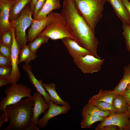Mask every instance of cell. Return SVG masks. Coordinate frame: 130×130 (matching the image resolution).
Instances as JSON below:
<instances>
[{"label":"cell","instance_id":"cell-7","mask_svg":"<svg viewBox=\"0 0 130 130\" xmlns=\"http://www.w3.org/2000/svg\"><path fill=\"white\" fill-rule=\"evenodd\" d=\"M74 63L84 74H92L99 72L104 61L91 54L79 56L73 58Z\"/></svg>","mask_w":130,"mask_h":130},{"label":"cell","instance_id":"cell-37","mask_svg":"<svg viewBox=\"0 0 130 130\" xmlns=\"http://www.w3.org/2000/svg\"><path fill=\"white\" fill-rule=\"evenodd\" d=\"M38 0H31L30 5V8L32 14L35 5Z\"/></svg>","mask_w":130,"mask_h":130},{"label":"cell","instance_id":"cell-16","mask_svg":"<svg viewBox=\"0 0 130 130\" xmlns=\"http://www.w3.org/2000/svg\"><path fill=\"white\" fill-rule=\"evenodd\" d=\"M113 7L122 23L130 25V15L121 0H106Z\"/></svg>","mask_w":130,"mask_h":130},{"label":"cell","instance_id":"cell-14","mask_svg":"<svg viewBox=\"0 0 130 130\" xmlns=\"http://www.w3.org/2000/svg\"><path fill=\"white\" fill-rule=\"evenodd\" d=\"M61 40L69 54L73 58L79 56L92 54L89 51L81 46L75 40L70 38H65Z\"/></svg>","mask_w":130,"mask_h":130},{"label":"cell","instance_id":"cell-27","mask_svg":"<svg viewBox=\"0 0 130 130\" xmlns=\"http://www.w3.org/2000/svg\"><path fill=\"white\" fill-rule=\"evenodd\" d=\"M89 102L91 103L101 110L109 111L111 113H116L115 108L112 104L103 101L99 102L92 101Z\"/></svg>","mask_w":130,"mask_h":130},{"label":"cell","instance_id":"cell-32","mask_svg":"<svg viewBox=\"0 0 130 130\" xmlns=\"http://www.w3.org/2000/svg\"><path fill=\"white\" fill-rule=\"evenodd\" d=\"M0 67L12 68L11 58L0 54Z\"/></svg>","mask_w":130,"mask_h":130},{"label":"cell","instance_id":"cell-9","mask_svg":"<svg viewBox=\"0 0 130 130\" xmlns=\"http://www.w3.org/2000/svg\"><path fill=\"white\" fill-rule=\"evenodd\" d=\"M43 97L42 95L37 91L33 93L31 97L34 104L32 118L28 130H39L37 126L38 118L41 114H45L49 108V104L44 100Z\"/></svg>","mask_w":130,"mask_h":130},{"label":"cell","instance_id":"cell-30","mask_svg":"<svg viewBox=\"0 0 130 130\" xmlns=\"http://www.w3.org/2000/svg\"><path fill=\"white\" fill-rule=\"evenodd\" d=\"M11 46L0 43V54L6 57L11 58Z\"/></svg>","mask_w":130,"mask_h":130},{"label":"cell","instance_id":"cell-21","mask_svg":"<svg viewBox=\"0 0 130 130\" xmlns=\"http://www.w3.org/2000/svg\"><path fill=\"white\" fill-rule=\"evenodd\" d=\"M111 112L109 111H103L88 102L83 108L81 112L82 117L86 115H91L105 117L109 116Z\"/></svg>","mask_w":130,"mask_h":130},{"label":"cell","instance_id":"cell-25","mask_svg":"<svg viewBox=\"0 0 130 130\" xmlns=\"http://www.w3.org/2000/svg\"><path fill=\"white\" fill-rule=\"evenodd\" d=\"M82 117L80 123L81 127L82 129L89 128L95 123L102 120L104 117L91 115H86Z\"/></svg>","mask_w":130,"mask_h":130},{"label":"cell","instance_id":"cell-23","mask_svg":"<svg viewBox=\"0 0 130 130\" xmlns=\"http://www.w3.org/2000/svg\"><path fill=\"white\" fill-rule=\"evenodd\" d=\"M112 104L116 110L115 113L118 114L125 112L128 106L124 97L120 94L116 95L113 100Z\"/></svg>","mask_w":130,"mask_h":130},{"label":"cell","instance_id":"cell-36","mask_svg":"<svg viewBox=\"0 0 130 130\" xmlns=\"http://www.w3.org/2000/svg\"><path fill=\"white\" fill-rule=\"evenodd\" d=\"M130 15V2L128 0H121Z\"/></svg>","mask_w":130,"mask_h":130},{"label":"cell","instance_id":"cell-1","mask_svg":"<svg viewBox=\"0 0 130 130\" xmlns=\"http://www.w3.org/2000/svg\"><path fill=\"white\" fill-rule=\"evenodd\" d=\"M66 27L80 45L96 57L98 41L95 32L77 8L73 0H64L60 13Z\"/></svg>","mask_w":130,"mask_h":130},{"label":"cell","instance_id":"cell-3","mask_svg":"<svg viewBox=\"0 0 130 130\" xmlns=\"http://www.w3.org/2000/svg\"><path fill=\"white\" fill-rule=\"evenodd\" d=\"M80 13L94 32L101 19L106 0H73Z\"/></svg>","mask_w":130,"mask_h":130},{"label":"cell","instance_id":"cell-33","mask_svg":"<svg viewBox=\"0 0 130 130\" xmlns=\"http://www.w3.org/2000/svg\"><path fill=\"white\" fill-rule=\"evenodd\" d=\"M46 0H38L36 2L34 8L32 15L34 17L43 7Z\"/></svg>","mask_w":130,"mask_h":130},{"label":"cell","instance_id":"cell-35","mask_svg":"<svg viewBox=\"0 0 130 130\" xmlns=\"http://www.w3.org/2000/svg\"><path fill=\"white\" fill-rule=\"evenodd\" d=\"M121 130L118 126L113 125H106L103 127L99 130Z\"/></svg>","mask_w":130,"mask_h":130},{"label":"cell","instance_id":"cell-24","mask_svg":"<svg viewBox=\"0 0 130 130\" xmlns=\"http://www.w3.org/2000/svg\"><path fill=\"white\" fill-rule=\"evenodd\" d=\"M37 57L36 54L33 53L30 50L28 45H26L20 52L19 63L23 62L25 64H29Z\"/></svg>","mask_w":130,"mask_h":130},{"label":"cell","instance_id":"cell-39","mask_svg":"<svg viewBox=\"0 0 130 130\" xmlns=\"http://www.w3.org/2000/svg\"><path fill=\"white\" fill-rule=\"evenodd\" d=\"M125 112L129 118L130 119V105L128 106L127 110Z\"/></svg>","mask_w":130,"mask_h":130},{"label":"cell","instance_id":"cell-11","mask_svg":"<svg viewBox=\"0 0 130 130\" xmlns=\"http://www.w3.org/2000/svg\"><path fill=\"white\" fill-rule=\"evenodd\" d=\"M49 104L48 110L37 122V126L42 129L47 126L50 119L59 115L67 113L70 109V106H60L51 101Z\"/></svg>","mask_w":130,"mask_h":130},{"label":"cell","instance_id":"cell-10","mask_svg":"<svg viewBox=\"0 0 130 130\" xmlns=\"http://www.w3.org/2000/svg\"><path fill=\"white\" fill-rule=\"evenodd\" d=\"M100 121L95 130H99L105 126L113 125L118 126L121 130H130V119L126 112L119 114L111 113Z\"/></svg>","mask_w":130,"mask_h":130},{"label":"cell","instance_id":"cell-22","mask_svg":"<svg viewBox=\"0 0 130 130\" xmlns=\"http://www.w3.org/2000/svg\"><path fill=\"white\" fill-rule=\"evenodd\" d=\"M111 91L110 90L103 91L101 90L98 93L90 98L88 102L103 101L112 104L113 100L116 95L111 93Z\"/></svg>","mask_w":130,"mask_h":130},{"label":"cell","instance_id":"cell-15","mask_svg":"<svg viewBox=\"0 0 130 130\" xmlns=\"http://www.w3.org/2000/svg\"><path fill=\"white\" fill-rule=\"evenodd\" d=\"M22 68L26 71L29 78V81L35 88L37 91L42 95L45 101L48 103L50 102L48 93L41 84L40 80L37 79L32 71V66L29 64H25Z\"/></svg>","mask_w":130,"mask_h":130},{"label":"cell","instance_id":"cell-26","mask_svg":"<svg viewBox=\"0 0 130 130\" xmlns=\"http://www.w3.org/2000/svg\"><path fill=\"white\" fill-rule=\"evenodd\" d=\"M49 38L45 35L38 36L32 41H31L28 46L31 51L36 54L38 49L43 44L47 42Z\"/></svg>","mask_w":130,"mask_h":130},{"label":"cell","instance_id":"cell-34","mask_svg":"<svg viewBox=\"0 0 130 130\" xmlns=\"http://www.w3.org/2000/svg\"><path fill=\"white\" fill-rule=\"evenodd\" d=\"M121 94L124 97L128 105H130V88L127 87Z\"/></svg>","mask_w":130,"mask_h":130},{"label":"cell","instance_id":"cell-18","mask_svg":"<svg viewBox=\"0 0 130 130\" xmlns=\"http://www.w3.org/2000/svg\"><path fill=\"white\" fill-rule=\"evenodd\" d=\"M40 81L42 85L48 93L50 101H52L56 105L70 106L67 102L63 100L58 95L56 91V86L54 84L52 83L47 84L43 83L41 80Z\"/></svg>","mask_w":130,"mask_h":130},{"label":"cell","instance_id":"cell-20","mask_svg":"<svg viewBox=\"0 0 130 130\" xmlns=\"http://www.w3.org/2000/svg\"><path fill=\"white\" fill-rule=\"evenodd\" d=\"M31 0H15L10 11L9 21L17 19L26 5Z\"/></svg>","mask_w":130,"mask_h":130},{"label":"cell","instance_id":"cell-5","mask_svg":"<svg viewBox=\"0 0 130 130\" xmlns=\"http://www.w3.org/2000/svg\"><path fill=\"white\" fill-rule=\"evenodd\" d=\"M32 15L30 7H26L17 19L10 21L11 26L15 28V37L19 46L20 51L26 45L27 36L26 32L33 20Z\"/></svg>","mask_w":130,"mask_h":130},{"label":"cell","instance_id":"cell-13","mask_svg":"<svg viewBox=\"0 0 130 130\" xmlns=\"http://www.w3.org/2000/svg\"><path fill=\"white\" fill-rule=\"evenodd\" d=\"M15 0H0V32L10 30L12 26L9 21L10 11Z\"/></svg>","mask_w":130,"mask_h":130},{"label":"cell","instance_id":"cell-31","mask_svg":"<svg viewBox=\"0 0 130 130\" xmlns=\"http://www.w3.org/2000/svg\"><path fill=\"white\" fill-rule=\"evenodd\" d=\"M12 68L0 67V78L6 79L11 73Z\"/></svg>","mask_w":130,"mask_h":130},{"label":"cell","instance_id":"cell-41","mask_svg":"<svg viewBox=\"0 0 130 130\" xmlns=\"http://www.w3.org/2000/svg\"></svg>","mask_w":130,"mask_h":130},{"label":"cell","instance_id":"cell-38","mask_svg":"<svg viewBox=\"0 0 130 130\" xmlns=\"http://www.w3.org/2000/svg\"><path fill=\"white\" fill-rule=\"evenodd\" d=\"M8 84L9 83L6 79L0 78V87L6 85Z\"/></svg>","mask_w":130,"mask_h":130},{"label":"cell","instance_id":"cell-19","mask_svg":"<svg viewBox=\"0 0 130 130\" xmlns=\"http://www.w3.org/2000/svg\"><path fill=\"white\" fill-rule=\"evenodd\" d=\"M130 82V64L124 67L123 76L118 84L111 92L115 95L121 94Z\"/></svg>","mask_w":130,"mask_h":130},{"label":"cell","instance_id":"cell-40","mask_svg":"<svg viewBox=\"0 0 130 130\" xmlns=\"http://www.w3.org/2000/svg\"><path fill=\"white\" fill-rule=\"evenodd\" d=\"M127 87L130 88V82H129V83L128 84Z\"/></svg>","mask_w":130,"mask_h":130},{"label":"cell","instance_id":"cell-29","mask_svg":"<svg viewBox=\"0 0 130 130\" xmlns=\"http://www.w3.org/2000/svg\"><path fill=\"white\" fill-rule=\"evenodd\" d=\"M123 34L125 41L126 48L130 53V25L122 23Z\"/></svg>","mask_w":130,"mask_h":130},{"label":"cell","instance_id":"cell-6","mask_svg":"<svg viewBox=\"0 0 130 130\" xmlns=\"http://www.w3.org/2000/svg\"><path fill=\"white\" fill-rule=\"evenodd\" d=\"M45 35L53 40L69 38L75 39L64 22L60 13L55 12L54 18L39 36Z\"/></svg>","mask_w":130,"mask_h":130},{"label":"cell","instance_id":"cell-8","mask_svg":"<svg viewBox=\"0 0 130 130\" xmlns=\"http://www.w3.org/2000/svg\"><path fill=\"white\" fill-rule=\"evenodd\" d=\"M10 30L13 36L11 56L12 69L10 75L6 79L7 81L9 84H14L17 83L21 76L18 67L20 49L19 45L16 39L14 27L12 26Z\"/></svg>","mask_w":130,"mask_h":130},{"label":"cell","instance_id":"cell-17","mask_svg":"<svg viewBox=\"0 0 130 130\" xmlns=\"http://www.w3.org/2000/svg\"><path fill=\"white\" fill-rule=\"evenodd\" d=\"M60 7L59 0H46L41 9L33 17V20H37L45 18L53 10Z\"/></svg>","mask_w":130,"mask_h":130},{"label":"cell","instance_id":"cell-12","mask_svg":"<svg viewBox=\"0 0 130 130\" xmlns=\"http://www.w3.org/2000/svg\"><path fill=\"white\" fill-rule=\"evenodd\" d=\"M55 12H51L44 18L33 20L28 32L27 42H31L42 32L48 23L54 18Z\"/></svg>","mask_w":130,"mask_h":130},{"label":"cell","instance_id":"cell-4","mask_svg":"<svg viewBox=\"0 0 130 130\" xmlns=\"http://www.w3.org/2000/svg\"><path fill=\"white\" fill-rule=\"evenodd\" d=\"M4 93L6 96L1 98L0 102L1 113L5 111L8 105L17 103L24 97L32 96L31 88L20 83L11 84L6 88Z\"/></svg>","mask_w":130,"mask_h":130},{"label":"cell","instance_id":"cell-2","mask_svg":"<svg viewBox=\"0 0 130 130\" xmlns=\"http://www.w3.org/2000/svg\"><path fill=\"white\" fill-rule=\"evenodd\" d=\"M34 104L31 97H28L7 106L5 111L0 114L4 123L9 120L8 124L3 130H28Z\"/></svg>","mask_w":130,"mask_h":130},{"label":"cell","instance_id":"cell-28","mask_svg":"<svg viewBox=\"0 0 130 130\" xmlns=\"http://www.w3.org/2000/svg\"><path fill=\"white\" fill-rule=\"evenodd\" d=\"M0 33V43L11 46L13 42V36L10 30L3 31Z\"/></svg>","mask_w":130,"mask_h":130}]
</instances>
